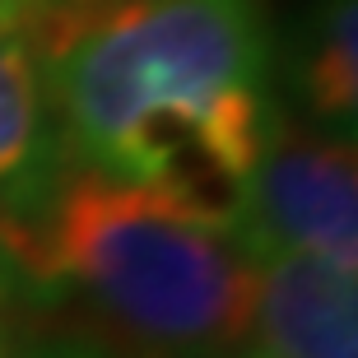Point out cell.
I'll return each instance as SVG.
<instances>
[{
  "instance_id": "1",
  "label": "cell",
  "mask_w": 358,
  "mask_h": 358,
  "mask_svg": "<svg viewBox=\"0 0 358 358\" xmlns=\"http://www.w3.org/2000/svg\"><path fill=\"white\" fill-rule=\"evenodd\" d=\"M28 42L75 168L233 233L284 117L266 0H66Z\"/></svg>"
},
{
  "instance_id": "2",
  "label": "cell",
  "mask_w": 358,
  "mask_h": 358,
  "mask_svg": "<svg viewBox=\"0 0 358 358\" xmlns=\"http://www.w3.org/2000/svg\"><path fill=\"white\" fill-rule=\"evenodd\" d=\"M10 261L38 289L70 293L131 358H214L247 345L252 256L159 191L70 168Z\"/></svg>"
},
{
  "instance_id": "3",
  "label": "cell",
  "mask_w": 358,
  "mask_h": 358,
  "mask_svg": "<svg viewBox=\"0 0 358 358\" xmlns=\"http://www.w3.org/2000/svg\"><path fill=\"white\" fill-rule=\"evenodd\" d=\"M233 238L242 252H303L358 275V154L349 135L275 121L247 182Z\"/></svg>"
},
{
  "instance_id": "4",
  "label": "cell",
  "mask_w": 358,
  "mask_h": 358,
  "mask_svg": "<svg viewBox=\"0 0 358 358\" xmlns=\"http://www.w3.org/2000/svg\"><path fill=\"white\" fill-rule=\"evenodd\" d=\"M252 256L247 349L261 358H358V275L303 252Z\"/></svg>"
},
{
  "instance_id": "5",
  "label": "cell",
  "mask_w": 358,
  "mask_h": 358,
  "mask_svg": "<svg viewBox=\"0 0 358 358\" xmlns=\"http://www.w3.org/2000/svg\"><path fill=\"white\" fill-rule=\"evenodd\" d=\"M70 149L56 121L38 47L0 33V247L28 238V228L52 205L61 177L70 173Z\"/></svg>"
},
{
  "instance_id": "6",
  "label": "cell",
  "mask_w": 358,
  "mask_h": 358,
  "mask_svg": "<svg viewBox=\"0 0 358 358\" xmlns=\"http://www.w3.org/2000/svg\"><path fill=\"white\" fill-rule=\"evenodd\" d=\"M275 93L303 117V126L354 140L358 0H307L284 33H275Z\"/></svg>"
},
{
  "instance_id": "7",
  "label": "cell",
  "mask_w": 358,
  "mask_h": 358,
  "mask_svg": "<svg viewBox=\"0 0 358 358\" xmlns=\"http://www.w3.org/2000/svg\"><path fill=\"white\" fill-rule=\"evenodd\" d=\"M19 358H131L117 345H107L103 335H84V331H52V335H33L19 340Z\"/></svg>"
},
{
  "instance_id": "8",
  "label": "cell",
  "mask_w": 358,
  "mask_h": 358,
  "mask_svg": "<svg viewBox=\"0 0 358 358\" xmlns=\"http://www.w3.org/2000/svg\"><path fill=\"white\" fill-rule=\"evenodd\" d=\"M66 0H0V33L14 38H33Z\"/></svg>"
},
{
  "instance_id": "9",
  "label": "cell",
  "mask_w": 358,
  "mask_h": 358,
  "mask_svg": "<svg viewBox=\"0 0 358 358\" xmlns=\"http://www.w3.org/2000/svg\"><path fill=\"white\" fill-rule=\"evenodd\" d=\"M14 261L5 256V247H0V321H5V307H10V289H14Z\"/></svg>"
},
{
  "instance_id": "10",
  "label": "cell",
  "mask_w": 358,
  "mask_h": 358,
  "mask_svg": "<svg viewBox=\"0 0 358 358\" xmlns=\"http://www.w3.org/2000/svg\"><path fill=\"white\" fill-rule=\"evenodd\" d=\"M0 358H19V340H14V331L0 321Z\"/></svg>"
},
{
  "instance_id": "11",
  "label": "cell",
  "mask_w": 358,
  "mask_h": 358,
  "mask_svg": "<svg viewBox=\"0 0 358 358\" xmlns=\"http://www.w3.org/2000/svg\"><path fill=\"white\" fill-rule=\"evenodd\" d=\"M214 358H261L256 349H247V345H238V349H228V354H214Z\"/></svg>"
}]
</instances>
